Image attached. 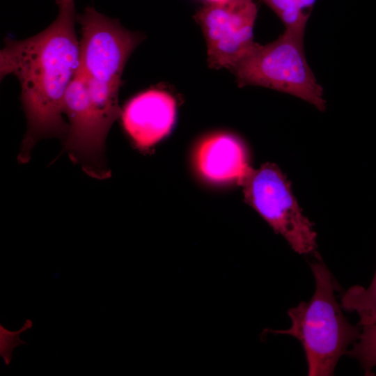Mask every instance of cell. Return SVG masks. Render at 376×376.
Returning a JSON list of instances; mask_svg holds the SVG:
<instances>
[{"mask_svg": "<svg viewBox=\"0 0 376 376\" xmlns=\"http://www.w3.org/2000/svg\"><path fill=\"white\" fill-rule=\"evenodd\" d=\"M63 113L69 121L68 136L63 142V151L90 177L97 180L110 178L111 170L105 155L108 134L100 124L79 69L66 91Z\"/></svg>", "mask_w": 376, "mask_h": 376, "instance_id": "cell-7", "label": "cell"}, {"mask_svg": "<svg viewBox=\"0 0 376 376\" xmlns=\"http://www.w3.org/2000/svg\"><path fill=\"white\" fill-rule=\"evenodd\" d=\"M280 18L285 28L306 26L316 0H261Z\"/></svg>", "mask_w": 376, "mask_h": 376, "instance_id": "cell-11", "label": "cell"}, {"mask_svg": "<svg viewBox=\"0 0 376 376\" xmlns=\"http://www.w3.org/2000/svg\"><path fill=\"white\" fill-rule=\"evenodd\" d=\"M315 288L308 301L290 308L291 327L284 330L265 329L267 333L285 334L301 344L309 376L333 375L340 358L360 337L361 327L353 325L343 313L336 300L331 272L319 258L310 265Z\"/></svg>", "mask_w": 376, "mask_h": 376, "instance_id": "cell-3", "label": "cell"}, {"mask_svg": "<svg viewBox=\"0 0 376 376\" xmlns=\"http://www.w3.org/2000/svg\"><path fill=\"white\" fill-rule=\"evenodd\" d=\"M33 327V322L26 319L23 326L17 331H12L0 324V356L4 364L9 366L13 359V351L21 345H27L26 342L20 339L19 335Z\"/></svg>", "mask_w": 376, "mask_h": 376, "instance_id": "cell-13", "label": "cell"}, {"mask_svg": "<svg viewBox=\"0 0 376 376\" xmlns=\"http://www.w3.org/2000/svg\"><path fill=\"white\" fill-rule=\"evenodd\" d=\"M77 22L81 31L79 70L100 124L108 133L122 113L118 93L124 68L143 36L89 6L77 15Z\"/></svg>", "mask_w": 376, "mask_h": 376, "instance_id": "cell-2", "label": "cell"}, {"mask_svg": "<svg viewBox=\"0 0 376 376\" xmlns=\"http://www.w3.org/2000/svg\"><path fill=\"white\" fill-rule=\"evenodd\" d=\"M54 22L38 34L24 40L6 38L0 51V77L15 76L27 129L17 157L21 164L42 139L62 142L69 125L63 118L66 91L79 67V41L75 24V0L58 5Z\"/></svg>", "mask_w": 376, "mask_h": 376, "instance_id": "cell-1", "label": "cell"}, {"mask_svg": "<svg viewBox=\"0 0 376 376\" xmlns=\"http://www.w3.org/2000/svg\"><path fill=\"white\" fill-rule=\"evenodd\" d=\"M245 201L281 235L299 254L316 253V233L306 217L279 168L265 163L259 169L249 166L237 182Z\"/></svg>", "mask_w": 376, "mask_h": 376, "instance_id": "cell-5", "label": "cell"}, {"mask_svg": "<svg viewBox=\"0 0 376 376\" xmlns=\"http://www.w3.org/2000/svg\"><path fill=\"white\" fill-rule=\"evenodd\" d=\"M176 113V102L169 93L150 89L131 99L124 107L121 119L125 131L134 144L147 150L171 131Z\"/></svg>", "mask_w": 376, "mask_h": 376, "instance_id": "cell-8", "label": "cell"}, {"mask_svg": "<svg viewBox=\"0 0 376 376\" xmlns=\"http://www.w3.org/2000/svg\"><path fill=\"white\" fill-rule=\"evenodd\" d=\"M306 26L285 28L274 41L255 43L230 69L239 86H260L286 93L325 109L323 89L307 63L304 49Z\"/></svg>", "mask_w": 376, "mask_h": 376, "instance_id": "cell-4", "label": "cell"}, {"mask_svg": "<svg viewBox=\"0 0 376 376\" xmlns=\"http://www.w3.org/2000/svg\"><path fill=\"white\" fill-rule=\"evenodd\" d=\"M207 4L221 5L227 3L230 0H205Z\"/></svg>", "mask_w": 376, "mask_h": 376, "instance_id": "cell-14", "label": "cell"}, {"mask_svg": "<svg viewBox=\"0 0 376 376\" xmlns=\"http://www.w3.org/2000/svg\"><path fill=\"white\" fill-rule=\"evenodd\" d=\"M359 338L348 350L347 354L358 361L365 375H373L376 367V324L361 326Z\"/></svg>", "mask_w": 376, "mask_h": 376, "instance_id": "cell-12", "label": "cell"}, {"mask_svg": "<svg viewBox=\"0 0 376 376\" xmlns=\"http://www.w3.org/2000/svg\"><path fill=\"white\" fill-rule=\"evenodd\" d=\"M340 304L347 312H355L359 317V327L376 324V271L369 286L355 285L342 295Z\"/></svg>", "mask_w": 376, "mask_h": 376, "instance_id": "cell-10", "label": "cell"}, {"mask_svg": "<svg viewBox=\"0 0 376 376\" xmlns=\"http://www.w3.org/2000/svg\"><path fill=\"white\" fill-rule=\"evenodd\" d=\"M68 1H72V0H56V3L57 5H58L61 3Z\"/></svg>", "mask_w": 376, "mask_h": 376, "instance_id": "cell-15", "label": "cell"}, {"mask_svg": "<svg viewBox=\"0 0 376 376\" xmlns=\"http://www.w3.org/2000/svg\"><path fill=\"white\" fill-rule=\"evenodd\" d=\"M196 163L202 175L215 182H237L250 166L242 143L226 134L203 140L196 151Z\"/></svg>", "mask_w": 376, "mask_h": 376, "instance_id": "cell-9", "label": "cell"}, {"mask_svg": "<svg viewBox=\"0 0 376 376\" xmlns=\"http://www.w3.org/2000/svg\"><path fill=\"white\" fill-rule=\"evenodd\" d=\"M257 7L253 0L205 3L194 15L203 31L210 68L230 70L252 49Z\"/></svg>", "mask_w": 376, "mask_h": 376, "instance_id": "cell-6", "label": "cell"}]
</instances>
